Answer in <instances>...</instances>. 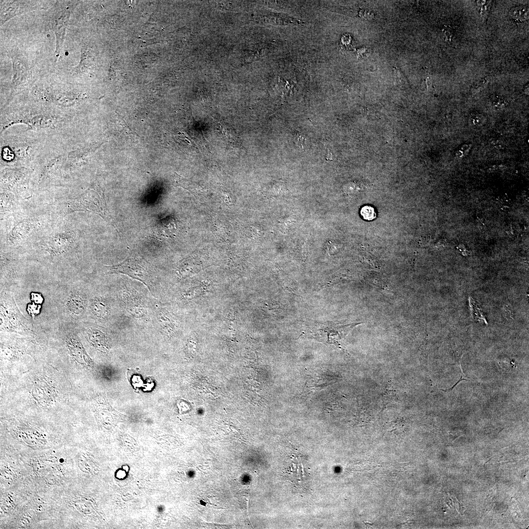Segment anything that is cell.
<instances>
[{
	"label": "cell",
	"instance_id": "cell-11",
	"mask_svg": "<svg viewBox=\"0 0 529 529\" xmlns=\"http://www.w3.org/2000/svg\"><path fill=\"white\" fill-rule=\"evenodd\" d=\"M86 307V301L84 298L79 294L71 295L67 302V308L70 313L74 315H78L82 313Z\"/></svg>",
	"mask_w": 529,
	"mask_h": 529
},
{
	"label": "cell",
	"instance_id": "cell-1",
	"mask_svg": "<svg viewBox=\"0 0 529 529\" xmlns=\"http://www.w3.org/2000/svg\"><path fill=\"white\" fill-rule=\"evenodd\" d=\"M108 272L126 275L143 283L151 291H154V274L151 264L138 255L128 256L122 262L106 266Z\"/></svg>",
	"mask_w": 529,
	"mask_h": 529
},
{
	"label": "cell",
	"instance_id": "cell-2",
	"mask_svg": "<svg viewBox=\"0 0 529 529\" xmlns=\"http://www.w3.org/2000/svg\"><path fill=\"white\" fill-rule=\"evenodd\" d=\"M71 206L72 210H85L99 215L117 230L107 209L103 190L98 184L92 185Z\"/></svg>",
	"mask_w": 529,
	"mask_h": 529
},
{
	"label": "cell",
	"instance_id": "cell-12",
	"mask_svg": "<svg viewBox=\"0 0 529 529\" xmlns=\"http://www.w3.org/2000/svg\"><path fill=\"white\" fill-rule=\"evenodd\" d=\"M156 320L162 329L166 331H172L174 326L173 319L169 312L164 308H158L156 312Z\"/></svg>",
	"mask_w": 529,
	"mask_h": 529
},
{
	"label": "cell",
	"instance_id": "cell-5",
	"mask_svg": "<svg viewBox=\"0 0 529 529\" xmlns=\"http://www.w3.org/2000/svg\"><path fill=\"white\" fill-rule=\"evenodd\" d=\"M60 120L50 116L45 115H28L23 116L18 119L13 120L9 123L10 124L21 122L26 124L29 127L32 129H39L50 127L59 123Z\"/></svg>",
	"mask_w": 529,
	"mask_h": 529
},
{
	"label": "cell",
	"instance_id": "cell-10",
	"mask_svg": "<svg viewBox=\"0 0 529 529\" xmlns=\"http://www.w3.org/2000/svg\"><path fill=\"white\" fill-rule=\"evenodd\" d=\"M87 334L89 340L94 345L103 350L108 348L109 340L101 330L92 327L88 330Z\"/></svg>",
	"mask_w": 529,
	"mask_h": 529
},
{
	"label": "cell",
	"instance_id": "cell-14",
	"mask_svg": "<svg viewBox=\"0 0 529 529\" xmlns=\"http://www.w3.org/2000/svg\"><path fill=\"white\" fill-rule=\"evenodd\" d=\"M476 2L480 14L482 17H486L489 10L491 1L477 0Z\"/></svg>",
	"mask_w": 529,
	"mask_h": 529
},
{
	"label": "cell",
	"instance_id": "cell-16",
	"mask_svg": "<svg viewBox=\"0 0 529 529\" xmlns=\"http://www.w3.org/2000/svg\"><path fill=\"white\" fill-rule=\"evenodd\" d=\"M371 207L365 206L363 207L361 210V214L365 219L370 220V218L369 215H371L373 218L376 216V214L374 211V209H372L369 211Z\"/></svg>",
	"mask_w": 529,
	"mask_h": 529
},
{
	"label": "cell",
	"instance_id": "cell-9",
	"mask_svg": "<svg viewBox=\"0 0 529 529\" xmlns=\"http://www.w3.org/2000/svg\"><path fill=\"white\" fill-rule=\"evenodd\" d=\"M93 314L99 320L108 318L110 314V307L108 302L102 298L94 299L90 305Z\"/></svg>",
	"mask_w": 529,
	"mask_h": 529
},
{
	"label": "cell",
	"instance_id": "cell-3",
	"mask_svg": "<svg viewBox=\"0 0 529 529\" xmlns=\"http://www.w3.org/2000/svg\"><path fill=\"white\" fill-rule=\"evenodd\" d=\"M120 296L124 309L131 316L140 319L147 317L146 309L136 291L124 288Z\"/></svg>",
	"mask_w": 529,
	"mask_h": 529
},
{
	"label": "cell",
	"instance_id": "cell-15",
	"mask_svg": "<svg viewBox=\"0 0 529 529\" xmlns=\"http://www.w3.org/2000/svg\"><path fill=\"white\" fill-rule=\"evenodd\" d=\"M442 31L445 41L449 43H452L453 41L455 34L454 29L449 25H444L442 28Z\"/></svg>",
	"mask_w": 529,
	"mask_h": 529
},
{
	"label": "cell",
	"instance_id": "cell-7",
	"mask_svg": "<svg viewBox=\"0 0 529 529\" xmlns=\"http://www.w3.org/2000/svg\"><path fill=\"white\" fill-rule=\"evenodd\" d=\"M73 234L69 232L58 234L52 238L47 242V250L52 252H61L68 247L72 242Z\"/></svg>",
	"mask_w": 529,
	"mask_h": 529
},
{
	"label": "cell",
	"instance_id": "cell-6",
	"mask_svg": "<svg viewBox=\"0 0 529 529\" xmlns=\"http://www.w3.org/2000/svg\"><path fill=\"white\" fill-rule=\"evenodd\" d=\"M12 57L13 66L12 85L13 89H16L25 83L28 74L29 68L23 57L14 55Z\"/></svg>",
	"mask_w": 529,
	"mask_h": 529
},
{
	"label": "cell",
	"instance_id": "cell-13",
	"mask_svg": "<svg viewBox=\"0 0 529 529\" xmlns=\"http://www.w3.org/2000/svg\"><path fill=\"white\" fill-rule=\"evenodd\" d=\"M510 16L516 22H522L529 18V8L527 5H518L511 8Z\"/></svg>",
	"mask_w": 529,
	"mask_h": 529
},
{
	"label": "cell",
	"instance_id": "cell-8",
	"mask_svg": "<svg viewBox=\"0 0 529 529\" xmlns=\"http://www.w3.org/2000/svg\"><path fill=\"white\" fill-rule=\"evenodd\" d=\"M19 1H6L1 6L0 25L18 14L23 13L24 10Z\"/></svg>",
	"mask_w": 529,
	"mask_h": 529
},
{
	"label": "cell",
	"instance_id": "cell-4",
	"mask_svg": "<svg viewBox=\"0 0 529 529\" xmlns=\"http://www.w3.org/2000/svg\"><path fill=\"white\" fill-rule=\"evenodd\" d=\"M70 16L69 8H65L56 14L51 22V26L56 37L55 53L58 55L61 49L66 30Z\"/></svg>",
	"mask_w": 529,
	"mask_h": 529
}]
</instances>
